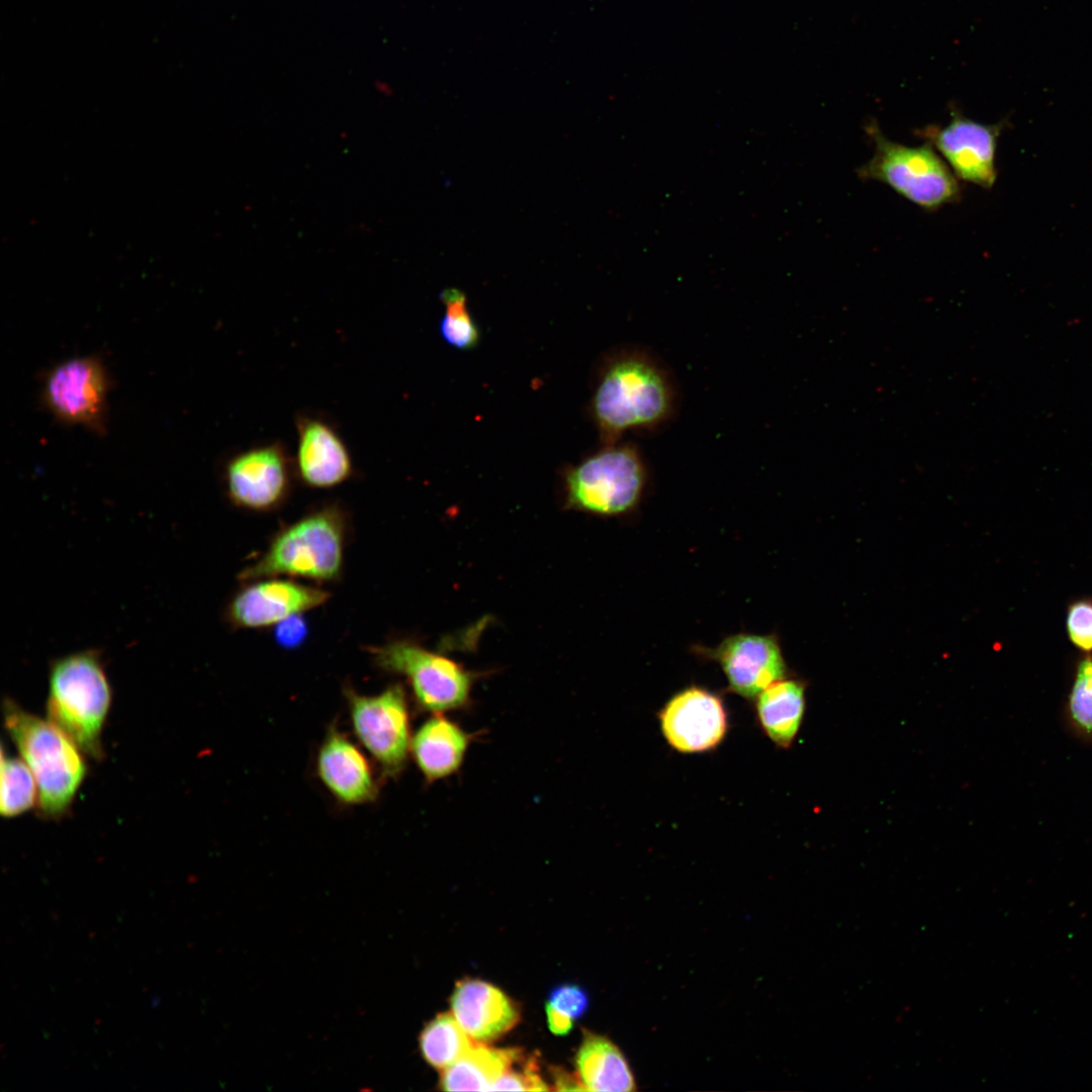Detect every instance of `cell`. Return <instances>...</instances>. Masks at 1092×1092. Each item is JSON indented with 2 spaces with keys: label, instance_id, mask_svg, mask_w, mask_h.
Returning a JSON list of instances; mask_svg holds the SVG:
<instances>
[{
  "label": "cell",
  "instance_id": "9c48e42d",
  "mask_svg": "<svg viewBox=\"0 0 1092 1092\" xmlns=\"http://www.w3.org/2000/svg\"><path fill=\"white\" fill-rule=\"evenodd\" d=\"M346 696L356 736L387 775H397L404 766L412 742L402 686H389L373 696L348 690Z\"/></svg>",
  "mask_w": 1092,
  "mask_h": 1092
},
{
  "label": "cell",
  "instance_id": "8fae6325",
  "mask_svg": "<svg viewBox=\"0 0 1092 1092\" xmlns=\"http://www.w3.org/2000/svg\"><path fill=\"white\" fill-rule=\"evenodd\" d=\"M108 378L96 357H77L54 367L42 387L49 411L67 424L103 429Z\"/></svg>",
  "mask_w": 1092,
  "mask_h": 1092
},
{
  "label": "cell",
  "instance_id": "603a6c76",
  "mask_svg": "<svg viewBox=\"0 0 1092 1092\" xmlns=\"http://www.w3.org/2000/svg\"><path fill=\"white\" fill-rule=\"evenodd\" d=\"M0 813L4 818L19 816L37 804V786L22 758L1 749Z\"/></svg>",
  "mask_w": 1092,
  "mask_h": 1092
},
{
  "label": "cell",
  "instance_id": "484cf974",
  "mask_svg": "<svg viewBox=\"0 0 1092 1092\" xmlns=\"http://www.w3.org/2000/svg\"><path fill=\"white\" fill-rule=\"evenodd\" d=\"M544 1091L550 1087L539 1074L535 1056H525L521 1051L511 1067L495 1081L490 1091Z\"/></svg>",
  "mask_w": 1092,
  "mask_h": 1092
},
{
  "label": "cell",
  "instance_id": "52a82bcc",
  "mask_svg": "<svg viewBox=\"0 0 1092 1092\" xmlns=\"http://www.w3.org/2000/svg\"><path fill=\"white\" fill-rule=\"evenodd\" d=\"M368 650L381 669L406 679L421 709L437 714L468 705L477 674L452 658L408 639L389 640Z\"/></svg>",
  "mask_w": 1092,
  "mask_h": 1092
},
{
  "label": "cell",
  "instance_id": "6da1fadb",
  "mask_svg": "<svg viewBox=\"0 0 1092 1092\" xmlns=\"http://www.w3.org/2000/svg\"><path fill=\"white\" fill-rule=\"evenodd\" d=\"M678 390L668 367L645 348L630 347L605 365L592 400L607 445L628 431L654 432L677 412Z\"/></svg>",
  "mask_w": 1092,
  "mask_h": 1092
},
{
  "label": "cell",
  "instance_id": "2e32d148",
  "mask_svg": "<svg viewBox=\"0 0 1092 1092\" xmlns=\"http://www.w3.org/2000/svg\"><path fill=\"white\" fill-rule=\"evenodd\" d=\"M452 1014L477 1042H490L509 1032L521 1018L519 1005L500 989L479 979L460 980L451 996Z\"/></svg>",
  "mask_w": 1092,
  "mask_h": 1092
},
{
  "label": "cell",
  "instance_id": "83f0119b",
  "mask_svg": "<svg viewBox=\"0 0 1092 1092\" xmlns=\"http://www.w3.org/2000/svg\"><path fill=\"white\" fill-rule=\"evenodd\" d=\"M547 1005L574 1020L585 1013L589 998L582 987L575 984H562L550 990Z\"/></svg>",
  "mask_w": 1092,
  "mask_h": 1092
},
{
  "label": "cell",
  "instance_id": "d4e9b609",
  "mask_svg": "<svg viewBox=\"0 0 1092 1092\" xmlns=\"http://www.w3.org/2000/svg\"><path fill=\"white\" fill-rule=\"evenodd\" d=\"M1069 709L1077 727L1092 734V656L1083 658L1078 664Z\"/></svg>",
  "mask_w": 1092,
  "mask_h": 1092
},
{
  "label": "cell",
  "instance_id": "7c38bea8",
  "mask_svg": "<svg viewBox=\"0 0 1092 1092\" xmlns=\"http://www.w3.org/2000/svg\"><path fill=\"white\" fill-rule=\"evenodd\" d=\"M330 593L294 579L265 577L245 581L225 608L234 629H262L323 606Z\"/></svg>",
  "mask_w": 1092,
  "mask_h": 1092
},
{
  "label": "cell",
  "instance_id": "4dcf8cb0",
  "mask_svg": "<svg viewBox=\"0 0 1092 1092\" xmlns=\"http://www.w3.org/2000/svg\"><path fill=\"white\" fill-rule=\"evenodd\" d=\"M552 1078L554 1084L552 1090H585L577 1076L569 1075L559 1068L552 1070Z\"/></svg>",
  "mask_w": 1092,
  "mask_h": 1092
},
{
  "label": "cell",
  "instance_id": "277c9868",
  "mask_svg": "<svg viewBox=\"0 0 1092 1092\" xmlns=\"http://www.w3.org/2000/svg\"><path fill=\"white\" fill-rule=\"evenodd\" d=\"M111 702V686L97 650L77 651L51 661L47 719L96 760L104 756L102 734Z\"/></svg>",
  "mask_w": 1092,
  "mask_h": 1092
},
{
  "label": "cell",
  "instance_id": "3957f363",
  "mask_svg": "<svg viewBox=\"0 0 1092 1092\" xmlns=\"http://www.w3.org/2000/svg\"><path fill=\"white\" fill-rule=\"evenodd\" d=\"M347 515L337 504L311 511L278 531L266 550L239 574L241 581L289 576L316 582L343 572Z\"/></svg>",
  "mask_w": 1092,
  "mask_h": 1092
},
{
  "label": "cell",
  "instance_id": "9a60e30c",
  "mask_svg": "<svg viewBox=\"0 0 1092 1092\" xmlns=\"http://www.w3.org/2000/svg\"><path fill=\"white\" fill-rule=\"evenodd\" d=\"M294 426V471L304 485L315 489L333 488L353 475L349 448L331 421L320 415L298 413Z\"/></svg>",
  "mask_w": 1092,
  "mask_h": 1092
},
{
  "label": "cell",
  "instance_id": "5b68a950",
  "mask_svg": "<svg viewBox=\"0 0 1092 1092\" xmlns=\"http://www.w3.org/2000/svg\"><path fill=\"white\" fill-rule=\"evenodd\" d=\"M648 479L647 465L637 445H606L566 472L565 505L600 517L629 515L641 504Z\"/></svg>",
  "mask_w": 1092,
  "mask_h": 1092
},
{
  "label": "cell",
  "instance_id": "e0dca14e",
  "mask_svg": "<svg viewBox=\"0 0 1092 1092\" xmlns=\"http://www.w3.org/2000/svg\"><path fill=\"white\" fill-rule=\"evenodd\" d=\"M316 771L326 788L342 803L358 805L373 800L377 787L368 761L342 733L331 730L321 746Z\"/></svg>",
  "mask_w": 1092,
  "mask_h": 1092
},
{
  "label": "cell",
  "instance_id": "f1b7e54d",
  "mask_svg": "<svg viewBox=\"0 0 1092 1092\" xmlns=\"http://www.w3.org/2000/svg\"><path fill=\"white\" fill-rule=\"evenodd\" d=\"M306 635L307 625L301 615L289 617L276 625L275 639L282 647H297L305 640Z\"/></svg>",
  "mask_w": 1092,
  "mask_h": 1092
},
{
  "label": "cell",
  "instance_id": "4316f807",
  "mask_svg": "<svg viewBox=\"0 0 1092 1092\" xmlns=\"http://www.w3.org/2000/svg\"><path fill=\"white\" fill-rule=\"evenodd\" d=\"M1067 630L1073 644L1083 651L1092 650V601L1082 599L1070 605Z\"/></svg>",
  "mask_w": 1092,
  "mask_h": 1092
},
{
  "label": "cell",
  "instance_id": "f546056e",
  "mask_svg": "<svg viewBox=\"0 0 1092 1092\" xmlns=\"http://www.w3.org/2000/svg\"><path fill=\"white\" fill-rule=\"evenodd\" d=\"M547 1021L550 1030L557 1035L567 1034L573 1026V1020L546 1004Z\"/></svg>",
  "mask_w": 1092,
  "mask_h": 1092
},
{
  "label": "cell",
  "instance_id": "d6986e66",
  "mask_svg": "<svg viewBox=\"0 0 1092 1092\" xmlns=\"http://www.w3.org/2000/svg\"><path fill=\"white\" fill-rule=\"evenodd\" d=\"M575 1065L576 1076L587 1091L637 1090L627 1059L606 1036L584 1030Z\"/></svg>",
  "mask_w": 1092,
  "mask_h": 1092
},
{
  "label": "cell",
  "instance_id": "7402d4cb",
  "mask_svg": "<svg viewBox=\"0 0 1092 1092\" xmlns=\"http://www.w3.org/2000/svg\"><path fill=\"white\" fill-rule=\"evenodd\" d=\"M474 1042L454 1015L447 1012L429 1021L419 1037L424 1060L439 1070L447 1069L458 1061Z\"/></svg>",
  "mask_w": 1092,
  "mask_h": 1092
},
{
  "label": "cell",
  "instance_id": "ba28073f",
  "mask_svg": "<svg viewBox=\"0 0 1092 1092\" xmlns=\"http://www.w3.org/2000/svg\"><path fill=\"white\" fill-rule=\"evenodd\" d=\"M294 475L293 458L285 445L273 441L233 455L223 469V484L229 500L237 508L267 513L286 500Z\"/></svg>",
  "mask_w": 1092,
  "mask_h": 1092
},
{
  "label": "cell",
  "instance_id": "44dd1931",
  "mask_svg": "<svg viewBox=\"0 0 1092 1092\" xmlns=\"http://www.w3.org/2000/svg\"><path fill=\"white\" fill-rule=\"evenodd\" d=\"M522 1050L495 1049L475 1041L454 1064L442 1070L439 1085L446 1091H490Z\"/></svg>",
  "mask_w": 1092,
  "mask_h": 1092
},
{
  "label": "cell",
  "instance_id": "7a4b0ae2",
  "mask_svg": "<svg viewBox=\"0 0 1092 1092\" xmlns=\"http://www.w3.org/2000/svg\"><path fill=\"white\" fill-rule=\"evenodd\" d=\"M3 721L35 779L39 815L63 818L86 778L85 753L49 719L29 713L10 698L3 701Z\"/></svg>",
  "mask_w": 1092,
  "mask_h": 1092
},
{
  "label": "cell",
  "instance_id": "ffe728a7",
  "mask_svg": "<svg viewBox=\"0 0 1092 1092\" xmlns=\"http://www.w3.org/2000/svg\"><path fill=\"white\" fill-rule=\"evenodd\" d=\"M754 700L756 718L764 734L777 746L790 747L805 712V685L783 678L769 685Z\"/></svg>",
  "mask_w": 1092,
  "mask_h": 1092
},
{
  "label": "cell",
  "instance_id": "8992f818",
  "mask_svg": "<svg viewBox=\"0 0 1092 1092\" xmlns=\"http://www.w3.org/2000/svg\"><path fill=\"white\" fill-rule=\"evenodd\" d=\"M866 129L874 154L857 169L860 178L882 182L925 210L960 200L958 178L931 145L910 147L893 142L874 121Z\"/></svg>",
  "mask_w": 1092,
  "mask_h": 1092
},
{
  "label": "cell",
  "instance_id": "ac0fdd59",
  "mask_svg": "<svg viewBox=\"0 0 1092 1092\" xmlns=\"http://www.w3.org/2000/svg\"><path fill=\"white\" fill-rule=\"evenodd\" d=\"M470 735L443 713L434 714L414 734L411 752L428 783L455 774L463 763Z\"/></svg>",
  "mask_w": 1092,
  "mask_h": 1092
},
{
  "label": "cell",
  "instance_id": "cb8c5ba5",
  "mask_svg": "<svg viewBox=\"0 0 1092 1092\" xmlns=\"http://www.w3.org/2000/svg\"><path fill=\"white\" fill-rule=\"evenodd\" d=\"M445 314L440 323L443 340L459 350H471L479 342V330L470 315L465 294L456 288H447L440 294Z\"/></svg>",
  "mask_w": 1092,
  "mask_h": 1092
},
{
  "label": "cell",
  "instance_id": "4fadbf2b",
  "mask_svg": "<svg viewBox=\"0 0 1092 1092\" xmlns=\"http://www.w3.org/2000/svg\"><path fill=\"white\" fill-rule=\"evenodd\" d=\"M658 721L666 742L681 753L713 750L728 731V714L722 698L699 686L673 695L659 711Z\"/></svg>",
  "mask_w": 1092,
  "mask_h": 1092
},
{
  "label": "cell",
  "instance_id": "30bf717a",
  "mask_svg": "<svg viewBox=\"0 0 1092 1092\" xmlns=\"http://www.w3.org/2000/svg\"><path fill=\"white\" fill-rule=\"evenodd\" d=\"M693 651L717 662L726 676L727 690L747 700H754L769 685L788 675L776 634L740 632L725 637L714 647L696 645Z\"/></svg>",
  "mask_w": 1092,
  "mask_h": 1092
},
{
  "label": "cell",
  "instance_id": "5bb4252c",
  "mask_svg": "<svg viewBox=\"0 0 1092 1092\" xmlns=\"http://www.w3.org/2000/svg\"><path fill=\"white\" fill-rule=\"evenodd\" d=\"M999 133L997 125L972 120L956 107L945 126L927 125L920 135L946 162L954 176L985 188L996 180L995 153Z\"/></svg>",
  "mask_w": 1092,
  "mask_h": 1092
}]
</instances>
